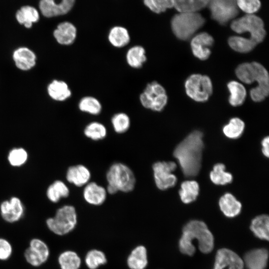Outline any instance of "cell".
Masks as SVG:
<instances>
[{
    "label": "cell",
    "mask_w": 269,
    "mask_h": 269,
    "mask_svg": "<svg viewBox=\"0 0 269 269\" xmlns=\"http://www.w3.org/2000/svg\"><path fill=\"white\" fill-rule=\"evenodd\" d=\"M204 147L203 134L194 131L187 135L175 147L173 155L178 160L186 176H196L199 172Z\"/></svg>",
    "instance_id": "6da1fadb"
},
{
    "label": "cell",
    "mask_w": 269,
    "mask_h": 269,
    "mask_svg": "<svg viewBox=\"0 0 269 269\" xmlns=\"http://www.w3.org/2000/svg\"><path fill=\"white\" fill-rule=\"evenodd\" d=\"M194 239L198 240L199 249L202 253L207 254L213 250V236L203 222L192 220L184 226L179 242V250L182 253L188 256L194 254L195 248L192 243Z\"/></svg>",
    "instance_id": "7a4b0ae2"
},
{
    "label": "cell",
    "mask_w": 269,
    "mask_h": 269,
    "mask_svg": "<svg viewBox=\"0 0 269 269\" xmlns=\"http://www.w3.org/2000/svg\"><path fill=\"white\" fill-rule=\"evenodd\" d=\"M108 186L106 191L110 194L119 191L129 192L133 190L135 178L132 169L127 165L116 162L109 168L106 174Z\"/></svg>",
    "instance_id": "3957f363"
},
{
    "label": "cell",
    "mask_w": 269,
    "mask_h": 269,
    "mask_svg": "<svg viewBox=\"0 0 269 269\" xmlns=\"http://www.w3.org/2000/svg\"><path fill=\"white\" fill-rule=\"evenodd\" d=\"M204 23L205 19L198 12H179L172 17L171 27L177 38L185 40L190 38Z\"/></svg>",
    "instance_id": "277c9868"
},
{
    "label": "cell",
    "mask_w": 269,
    "mask_h": 269,
    "mask_svg": "<svg viewBox=\"0 0 269 269\" xmlns=\"http://www.w3.org/2000/svg\"><path fill=\"white\" fill-rule=\"evenodd\" d=\"M77 222L76 209L72 205H64L59 208L53 217L46 220L48 229L58 236L65 235L75 227Z\"/></svg>",
    "instance_id": "5b68a950"
},
{
    "label": "cell",
    "mask_w": 269,
    "mask_h": 269,
    "mask_svg": "<svg viewBox=\"0 0 269 269\" xmlns=\"http://www.w3.org/2000/svg\"><path fill=\"white\" fill-rule=\"evenodd\" d=\"M231 27L237 33L249 32L250 34L249 39L256 45L263 41L266 34L263 20L254 14H247L234 20Z\"/></svg>",
    "instance_id": "8992f818"
},
{
    "label": "cell",
    "mask_w": 269,
    "mask_h": 269,
    "mask_svg": "<svg viewBox=\"0 0 269 269\" xmlns=\"http://www.w3.org/2000/svg\"><path fill=\"white\" fill-rule=\"evenodd\" d=\"M185 88L187 95L192 99L199 102L207 101L213 90L210 78L198 74H192L186 79Z\"/></svg>",
    "instance_id": "52a82bcc"
},
{
    "label": "cell",
    "mask_w": 269,
    "mask_h": 269,
    "mask_svg": "<svg viewBox=\"0 0 269 269\" xmlns=\"http://www.w3.org/2000/svg\"><path fill=\"white\" fill-rule=\"evenodd\" d=\"M140 102L144 108L154 111H162L167 102L165 89L157 82L148 84L139 97Z\"/></svg>",
    "instance_id": "ba28073f"
},
{
    "label": "cell",
    "mask_w": 269,
    "mask_h": 269,
    "mask_svg": "<svg viewBox=\"0 0 269 269\" xmlns=\"http://www.w3.org/2000/svg\"><path fill=\"white\" fill-rule=\"evenodd\" d=\"M207 6L211 18L221 25H225L239 13L236 0H210Z\"/></svg>",
    "instance_id": "9c48e42d"
},
{
    "label": "cell",
    "mask_w": 269,
    "mask_h": 269,
    "mask_svg": "<svg viewBox=\"0 0 269 269\" xmlns=\"http://www.w3.org/2000/svg\"><path fill=\"white\" fill-rule=\"evenodd\" d=\"M176 168L173 161H157L153 164L154 180L159 189L166 190L175 185L177 178L172 172Z\"/></svg>",
    "instance_id": "30bf717a"
},
{
    "label": "cell",
    "mask_w": 269,
    "mask_h": 269,
    "mask_svg": "<svg viewBox=\"0 0 269 269\" xmlns=\"http://www.w3.org/2000/svg\"><path fill=\"white\" fill-rule=\"evenodd\" d=\"M50 256V250L45 242L33 238L24 253L26 262L33 267H39L46 263Z\"/></svg>",
    "instance_id": "8fae6325"
},
{
    "label": "cell",
    "mask_w": 269,
    "mask_h": 269,
    "mask_svg": "<svg viewBox=\"0 0 269 269\" xmlns=\"http://www.w3.org/2000/svg\"><path fill=\"white\" fill-rule=\"evenodd\" d=\"M75 0H39V10L45 17L51 18L68 13Z\"/></svg>",
    "instance_id": "7c38bea8"
},
{
    "label": "cell",
    "mask_w": 269,
    "mask_h": 269,
    "mask_svg": "<svg viewBox=\"0 0 269 269\" xmlns=\"http://www.w3.org/2000/svg\"><path fill=\"white\" fill-rule=\"evenodd\" d=\"M243 269V260L235 252L228 249L219 250L215 257L213 269Z\"/></svg>",
    "instance_id": "4fadbf2b"
},
{
    "label": "cell",
    "mask_w": 269,
    "mask_h": 269,
    "mask_svg": "<svg viewBox=\"0 0 269 269\" xmlns=\"http://www.w3.org/2000/svg\"><path fill=\"white\" fill-rule=\"evenodd\" d=\"M0 211L3 219L12 223L22 218L24 214V207L18 198L12 197L9 200L4 201L1 203Z\"/></svg>",
    "instance_id": "5bb4252c"
},
{
    "label": "cell",
    "mask_w": 269,
    "mask_h": 269,
    "mask_svg": "<svg viewBox=\"0 0 269 269\" xmlns=\"http://www.w3.org/2000/svg\"><path fill=\"white\" fill-rule=\"evenodd\" d=\"M213 42V38L208 33L203 32L197 34L191 41L193 54L200 60L207 59L211 54L210 47L212 46Z\"/></svg>",
    "instance_id": "9a60e30c"
},
{
    "label": "cell",
    "mask_w": 269,
    "mask_h": 269,
    "mask_svg": "<svg viewBox=\"0 0 269 269\" xmlns=\"http://www.w3.org/2000/svg\"><path fill=\"white\" fill-rule=\"evenodd\" d=\"M258 85L250 91L251 99L256 102H261L268 95L269 92V74L266 68L257 62Z\"/></svg>",
    "instance_id": "2e32d148"
},
{
    "label": "cell",
    "mask_w": 269,
    "mask_h": 269,
    "mask_svg": "<svg viewBox=\"0 0 269 269\" xmlns=\"http://www.w3.org/2000/svg\"><path fill=\"white\" fill-rule=\"evenodd\" d=\"M107 192L103 186L96 182H89L86 185L83 192L84 200L88 204L99 206L103 204L107 197Z\"/></svg>",
    "instance_id": "e0dca14e"
},
{
    "label": "cell",
    "mask_w": 269,
    "mask_h": 269,
    "mask_svg": "<svg viewBox=\"0 0 269 269\" xmlns=\"http://www.w3.org/2000/svg\"><path fill=\"white\" fill-rule=\"evenodd\" d=\"M66 177L69 182L77 187H82L89 183L91 172L84 165L78 164L68 168Z\"/></svg>",
    "instance_id": "ac0fdd59"
},
{
    "label": "cell",
    "mask_w": 269,
    "mask_h": 269,
    "mask_svg": "<svg viewBox=\"0 0 269 269\" xmlns=\"http://www.w3.org/2000/svg\"><path fill=\"white\" fill-rule=\"evenodd\" d=\"M76 27L68 21L60 23L53 32V36L57 42L65 45L73 43L76 37Z\"/></svg>",
    "instance_id": "d6986e66"
},
{
    "label": "cell",
    "mask_w": 269,
    "mask_h": 269,
    "mask_svg": "<svg viewBox=\"0 0 269 269\" xmlns=\"http://www.w3.org/2000/svg\"><path fill=\"white\" fill-rule=\"evenodd\" d=\"M268 258V251L264 249H258L247 253L243 262L248 269H265Z\"/></svg>",
    "instance_id": "ffe728a7"
},
{
    "label": "cell",
    "mask_w": 269,
    "mask_h": 269,
    "mask_svg": "<svg viewBox=\"0 0 269 269\" xmlns=\"http://www.w3.org/2000/svg\"><path fill=\"white\" fill-rule=\"evenodd\" d=\"M12 57L16 66L22 70H30L36 63L34 53L26 47H20L16 49Z\"/></svg>",
    "instance_id": "44dd1931"
},
{
    "label": "cell",
    "mask_w": 269,
    "mask_h": 269,
    "mask_svg": "<svg viewBox=\"0 0 269 269\" xmlns=\"http://www.w3.org/2000/svg\"><path fill=\"white\" fill-rule=\"evenodd\" d=\"M17 21L25 28H30L33 24L38 21L40 18L39 10L31 5L22 6L15 12Z\"/></svg>",
    "instance_id": "7402d4cb"
},
{
    "label": "cell",
    "mask_w": 269,
    "mask_h": 269,
    "mask_svg": "<svg viewBox=\"0 0 269 269\" xmlns=\"http://www.w3.org/2000/svg\"><path fill=\"white\" fill-rule=\"evenodd\" d=\"M219 205L223 214L228 217H234L241 212V203L231 193L223 195L219 201Z\"/></svg>",
    "instance_id": "603a6c76"
},
{
    "label": "cell",
    "mask_w": 269,
    "mask_h": 269,
    "mask_svg": "<svg viewBox=\"0 0 269 269\" xmlns=\"http://www.w3.org/2000/svg\"><path fill=\"white\" fill-rule=\"evenodd\" d=\"M50 97L57 101H63L69 98L71 92L67 84L64 81L53 80L47 87Z\"/></svg>",
    "instance_id": "cb8c5ba5"
},
{
    "label": "cell",
    "mask_w": 269,
    "mask_h": 269,
    "mask_svg": "<svg viewBox=\"0 0 269 269\" xmlns=\"http://www.w3.org/2000/svg\"><path fill=\"white\" fill-rule=\"evenodd\" d=\"M127 264L131 269H144L147 264L145 248L139 246L134 249L128 258Z\"/></svg>",
    "instance_id": "d4e9b609"
},
{
    "label": "cell",
    "mask_w": 269,
    "mask_h": 269,
    "mask_svg": "<svg viewBox=\"0 0 269 269\" xmlns=\"http://www.w3.org/2000/svg\"><path fill=\"white\" fill-rule=\"evenodd\" d=\"M237 77L243 82L250 84L256 81L258 72L256 62L243 63L239 65L236 69Z\"/></svg>",
    "instance_id": "484cf974"
},
{
    "label": "cell",
    "mask_w": 269,
    "mask_h": 269,
    "mask_svg": "<svg viewBox=\"0 0 269 269\" xmlns=\"http://www.w3.org/2000/svg\"><path fill=\"white\" fill-rule=\"evenodd\" d=\"M250 229L255 235L263 240H269V218L267 215H261L252 221Z\"/></svg>",
    "instance_id": "4316f807"
},
{
    "label": "cell",
    "mask_w": 269,
    "mask_h": 269,
    "mask_svg": "<svg viewBox=\"0 0 269 269\" xmlns=\"http://www.w3.org/2000/svg\"><path fill=\"white\" fill-rule=\"evenodd\" d=\"M108 39L114 47L120 48L127 45L130 41V36L128 30L121 26H116L111 29Z\"/></svg>",
    "instance_id": "83f0119b"
},
{
    "label": "cell",
    "mask_w": 269,
    "mask_h": 269,
    "mask_svg": "<svg viewBox=\"0 0 269 269\" xmlns=\"http://www.w3.org/2000/svg\"><path fill=\"white\" fill-rule=\"evenodd\" d=\"M199 191L198 183L194 180H188L183 182L179 194L181 201L188 204L194 201L197 198Z\"/></svg>",
    "instance_id": "f1b7e54d"
},
{
    "label": "cell",
    "mask_w": 269,
    "mask_h": 269,
    "mask_svg": "<svg viewBox=\"0 0 269 269\" xmlns=\"http://www.w3.org/2000/svg\"><path fill=\"white\" fill-rule=\"evenodd\" d=\"M227 87L230 93V104L233 106L241 105L246 97V90L244 86L238 82L232 81L228 83Z\"/></svg>",
    "instance_id": "f546056e"
},
{
    "label": "cell",
    "mask_w": 269,
    "mask_h": 269,
    "mask_svg": "<svg viewBox=\"0 0 269 269\" xmlns=\"http://www.w3.org/2000/svg\"><path fill=\"white\" fill-rule=\"evenodd\" d=\"M69 193V189L64 182L56 180L48 187L46 195L50 201L56 203L62 198L67 197Z\"/></svg>",
    "instance_id": "4dcf8cb0"
},
{
    "label": "cell",
    "mask_w": 269,
    "mask_h": 269,
    "mask_svg": "<svg viewBox=\"0 0 269 269\" xmlns=\"http://www.w3.org/2000/svg\"><path fill=\"white\" fill-rule=\"evenodd\" d=\"M126 60L131 67L134 68L141 67L146 60L145 49L139 45L131 47L127 53Z\"/></svg>",
    "instance_id": "1f68e13d"
},
{
    "label": "cell",
    "mask_w": 269,
    "mask_h": 269,
    "mask_svg": "<svg viewBox=\"0 0 269 269\" xmlns=\"http://www.w3.org/2000/svg\"><path fill=\"white\" fill-rule=\"evenodd\" d=\"M206 6L202 0H173V7L179 12H197Z\"/></svg>",
    "instance_id": "d6a6232c"
},
{
    "label": "cell",
    "mask_w": 269,
    "mask_h": 269,
    "mask_svg": "<svg viewBox=\"0 0 269 269\" xmlns=\"http://www.w3.org/2000/svg\"><path fill=\"white\" fill-rule=\"evenodd\" d=\"M61 269H78L81 265V260L77 254L71 251H66L58 258Z\"/></svg>",
    "instance_id": "836d02e7"
},
{
    "label": "cell",
    "mask_w": 269,
    "mask_h": 269,
    "mask_svg": "<svg viewBox=\"0 0 269 269\" xmlns=\"http://www.w3.org/2000/svg\"><path fill=\"white\" fill-rule=\"evenodd\" d=\"M210 177L213 183L216 185H225L232 182V174L225 171V166L222 163L215 164L210 173Z\"/></svg>",
    "instance_id": "e575fe53"
},
{
    "label": "cell",
    "mask_w": 269,
    "mask_h": 269,
    "mask_svg": "<svg viewBox=\"0 0 269 269\" xmlns=\"http://www.w3.org/2000/svg\"><path fill=\"white\" fill-rule=\"evenodd\" d=\"M228 43L232 49L241 53L249 52L257 45L249 38L238 36L229 37Z\"/></svg>",
    "instance_id": "d590c367"
},
{
    "label": "cell",
    "mask_w": 269,
    "mask_h": 269,
    "mask_svg": "<svg viewBox=\"0 0 269 269\" xmlns=\"http://www.w3.org/2000/svg\"><path fill=\"white\" fill-rule=\"evenodd\" d=\"M244 128L245 124L243 121L239 118H234L223 127V132L228 138L235 139L241 135Z\"/></svg>",
    "instance_id": "8d00e7d4"
},
{
    "label": "cell",
    "mask_w": 269,
    "mask_h": 269,
    "mask_svg": "<svg viewBox=\"0 0 269 269\" xmlns=\"http://www.w3.org/2000/svg\"><path fill=\"white\" fill-rule=\"evenodd\" d=\"M84 134L93 140L104 139L107 135V129L102 124L93 122L89 124L85 128Z\"/></svg>",
    "instance_id": "74e56055"
},
{
    "label": "cell",
    "mask_w": 269,
    "mask_h": 269,
    "mask_svg": "<svg viewBox=\"0 0 269 269\" xmlns=\"http://www.w3.org/2000/svg\"><path fill=\"white\" fill-rule=\"evenodd\" d=\"M79 109L92 115H98L102 110V105L98 99L91 96L83 97L79 103Z\"/></svg>",
    "instance_id": "f35d334b"
},
{
    "label": "cell",
    "mask_w": 269,
    "mask_h": 269,
    "mask_svg": "<svg viewBox=\"0 0 269 269\" xmlns=\"http://www.w3.org/2000/svg\"><path fill=\"white\" fill-rule=\"evenodd\" d=\"M85 263L90 269H96L99 266L105 264L107 263V259L102 252L92 250L87 254Z\"/></svg>",
    "instance_id": "ab89813d"
},
{
    "label": "cell",
    "mask_w": 269,
    "mask_h": 269,
    "mask_svg": "<svg viewBox=\"0 0 269 269\" xmlns=\"http://www.w3.org/2000/svg\"><path fill=\"white\" fill-rule=\"evenodd\" d=\"M111 122L114 131L118 134H123L127 132L131 124L129 117L124 113L115 114L112 117Z\"/></svg>",
    "instance_id": "60d3db41"
},
{
    "label": "cell",
    "mask_w": 269,
    "mask_h": 269,
    "mask_svg": "<svg viewBox=\"0 0 269 269\" xmlns=\"http://www.w3.org/2000/svg\"><path fill=\"white\" fill-rule=\"evenodd\" d=\"M28 158L26 151L23 148H14L8 155L7 159L11 165L20 166L25 163Z\"/></svg>",
    "instance_id": "b9f144b4"
},
{
    "label": "cell",
    "mask_w": 269,
    "mask_h": 269,
    "mask_svg": "<svg viewBox=\"0 0 269 269\" xmlns=\"http://www.w3.org/2000/svg\"><path fill=\"white\" fill-rule=\"evenodd\" d=\"M143 2L150 10L156 13L164 12L173 7V0H143Z\"/></svg>",
    "instance_id": "7bdbcfd3"
},
{
    "label": "cell",
    "mask_w": 269,
    "mask_h": 269,
    "mask_svg": "<svg viewBox=\"0 0 269 269\" xmlns=\"http://www.w3.org/2000/svg\"><path fill=\"white\" fill-rule=\"evenodd\" d=\"M239 9L247 14H254L259 10L261 3L260 0H236Z\"/></svg>",
    "instance_id": "ee69618b"
},
{
    "label": "cell",
    "mask_w": 269,
    "mask_h": 269,
    "mask_svg": "<svg viewBox=\"0 0 269 269\" xmlns=\"http://www.w3.org/2000/svg\"><path fill=\"white\" fill-rule=\"evenodd\" d=\"M12 253V247L6 239L0 238V261H6Z\"/></svg>",
    "instance_id": "f6af8a7d"
},
{
    "label": "cell",
    "mask_w": 269,
    "mask_h": 269,
    "mask_svg": "<svg viewBox=\"0 0 269 269\" xmlns=\"http://www.w3.org/2000/svg\"><path fill=\"white\" fill-rule=\"evenodd\" d=\"M269 136H267L264 138V139L262 141V152L264 155L267 157H269Z\"/></svg>",
    "instance_id": "bcb514c9"
},
{
    "label": "cell",
    "mask_w": 269,
    "mask_h": 269,
    "mask_svg": "<svg viewBox=\"0 0 269 269\" xmlns=\"http://www.w3.org/2000/svg\"><path fill=\"white\" fill-rule=\"evenodd\" d=\"M204 2H205L207 5H208V3H209V1L210 0H202Z\"/></svg>",
    "instance_id": "7dc6e473"
}]
</instances>
